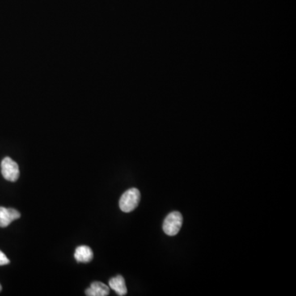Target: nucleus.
<instances>
[{"mask_svg":"<svg viewBox=\"0 0 296 296\" xmlns=\"http://www.w3.org/2000/svg\"><path fill=\"white\" fill-rule=\"evenodd\" d=\"M1 172L6 180L11 182L17 181L20 175L18 164L10 157H5L3 160L1 162Z\"/></svg>","mask_w":296,"mask_h":296,"instance_id":"7ed1b4c3","label":"nucleus"},{"mask_svg":"<svg viewBox=\"0 0 296 296\" xmlns=\"http://www.w3.org/2000/svg\"><path fill=\"white\" fill-rule=\"evenodd\" d=\"M74 257L78 263H89L93 259L92 250L88 246H79L76 249Z\"/></svg>","mask_w":296,"mask_h":296,"instance_id":"0eeeda50","label":"nucleus"},{"mask_svg":"<svg viewBox=\"0 0 296 296\" xmlns=\"http://www.w3.org/2000/svg\"><path fill=\"white\" fill-rule=\"evenodd\" d=\"M183 225V217L179 212H173L167 216L163 222V230L167 235L174 236L179 232Z\"/></svg>","mask_w":296,"mask_h":296,"instance_id":"f03ea898","label":"nucleus"},{"mask_svg":"<svg viewBox=\"0 0 296 296\" xmlns=\"http://www.w3.org/2000/svg\"><path fill=\"white\" fill-rule=\"evenodd\" d=\"M1 290H2V286L0 285V291H1Z\"/></svg>","mask_w":296,"mask_h":296,"instance_id":"1a4fd4ad","label":"nucleus"},{"mask_svg":"<svg viewBox=\"0 0 296 296\" xmlns=\"http://www.w3.org/2000/svg\"><path fill=\"white\" fill-rule=\"evenodd\" d=\"M10 263L6 255L0 250V266L7 265Z\"/></svg>","mask_w":296,"mask_h":296,"instance_id":"6e6552de","label":"nucleus"},{"mask_svg":"<svg viewBox=\"0 0 296 296\" xmlns=\"http://www.w3.org/2000/svg\"><path fill=\"white\" fill-rule=\"evenodd\" d=\"M110 294V288L100 281H94L91 286L86 289V294L88 296H106Z\"/></svg>","mask_w":296,"mask_h":296,"instance_id":"39448f33","label":"nucleus"},{"mask_svg":"<svg viewBox=\"0 0 296 296\" xmlns=\"http://www.w3.org/2000/svg\"><path fill=\"white\" fill-rule=\"evenodd\" d=\"M109 285L111 289H114L117 293L118 295H125L128 292L126 283L124 281V277L120 275L111 278L109 281Z\"/></svg>","mask_w":296,"mask_h":296,"instance_id":"423d86ee","label":"nucleus"},{"mask_svg":"<svg viewBox=\"0 0 296 296\" xmlns=\"http://www.w3.org/2000/svg\"><path fill=\"white\" fill-rule=\"evenodd\" d=\"M141 199L140 191L136 188L128 189L120 199V208L124 212H131L136 209Z\"/></svg>","mask_w":296,"mask_h":296,"instance_id":"f257e3e1","label":"nucleus"},{"mask_svg":"<svg viewBox=\"0 0 296 296\" xmlns=\"http://www.w3.org/2000/svg\"><path fill=\"white\" fill-rule=\"evenodd\" d=\"M20 212L14 208L0 207V227H7L13 221L20 218Z\"/></svg>","mask_w":296,"mask_h":296,"instance_id":"20e7f679","label":"nucleus"}]
</instances>
